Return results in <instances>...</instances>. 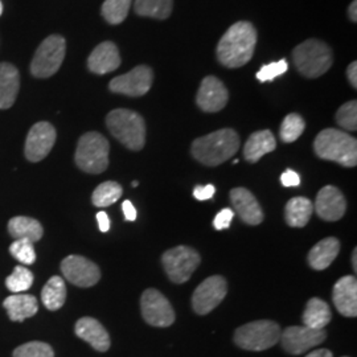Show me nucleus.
<instances>
[{"label": "nucleus", "instance_id": "1", "mask_svg": "<svg viewBox=\"0 0 357 357\" xmlns=\"http://www.w3.org/2000/svg\"><path fill=\"white\" fill-rule=\"evenodd\" d=\"M257 31L249 22H238L230 26L218 41L217 59L227 68L248 64L255 54Z\"/></svg>", "mask_w": 357, "mask_h": 357}, {"label": "nucleus", "instance_id": "2", "mask_svg": "<svg viewBox=\"0 0 357 357\" xmlns=\"http://www.w3.org/2000/svg\"><path fill=\"white\" fill-rule=\"evenodd\" d=\"M240 149V137L233 128H221L192 143L193 158L202 165L216 167L233 158Z\"/></svg>", "mask_w": 357, "mask_h": 357}, {"label": "nucleus", "instance_id": "3", "mask_svg": "<svg viewBox=\"0 0 357 357\" xmlns=\"http://www.w3.org/2000/svg\"><path fill=\"white\" fill-rule=\"evenodd\" d=\"M314 150L320 159L339 163L343 167H356L357 141L342 130L326 128L314 142Z\"/></svg>", "mask_w": 357, "mask_h": 357}, {"label": "nucleus", "instance_id": "4", "mask_svg": "<svg viewBox=\"0 0 357 357\" xmlns=\"http://www.w3.org/2000/svg\"><path fill=\"white\" fill-rule=\"evenodd\" d=\"M106 125L115 139L131 151H141L146 144V122L142 115L128 110L116 109L106 116Z\"/></svg>", "mask_w": 357, "mask_h": 357}, {"label": "nucleus", "instance_id": "5", "mask_svg": "<svg viewBox=\"0 0 357 357\" xmlns=\"http://www.w3.org/2000/svg\"><path fill=\"white\" fill-rule=\"evenodd\" d=\"M293 60L302 76L318 78L327 73L332 66L331 48L320 40L310 38L294 50Z\"/></svg>", "mask_w": 357, "mask_h": 357}, {"label": "nucleus", "instance_id": "6", "mask_svg": "<svg viewBox=\"0 0 357 357\" xmlns=\"http://www.w3.org/2000/svg\"><path fill=\"white\" fill-rule=\"evenodd\" d=\"M109 142L100 132L84 134L77 144L75 160L79 169L88 174H102L109 167Z\"/></svg>", "mask_w": 357, "mask_h": 357}, {"label": "nucleus", "instance_id": "7", "mask_svg": "<svg viewBox=\"0 0 357 357\" xmlns=\"http://www.w3.org/2000/svg\"><path fill=\"white\" fill-rule=\"evenodd\" d=\"M281 327L273 320H255L234 332V343L246 351L261 352L274 347L281 339Z\"/></svg>", "mask_w": 357, "mask_h": 357}, {"label": "nucleus", "instance_id": "8", "mask_svg": "<svg viewBox=\"0 0 357 357\" xmlns=\"http://www.w3.org/2000/svg\"><path fill=\"white\" fill-rule=\"evenodd\" d=\"M66 43L60 35H52L45 38L31 63V73L38 78H48L57 73L64 63Z\"/></svg>", "mask_w": 357, "mask_h": 357}, {"label": "nucleus", "instance_id": "9", "mask_svg": "<svg viewBox=\"0 0 357 357\" xmlns=\"http://www.w3.org/2000/svg\"><path fill=\"white\" fill-rule=\"evenodd\" d=\"M200 255L185 245H178L162 255V264L169 281L178 284L190 281L192 274L200 266Z\"/></svg>", "mask_w": 357, "mask_h": 357}, {"label": "nucleus", "instance_id": "10", "mask_svg": "<svg viewBox=\"0 0 357 357\" xmlns=\"http://www.w3.org/2000/svg\"><path fill=\"white\" fill-rule=\"evenodd\" d=\"M143 319L153 327H169L175 323V311L160 291L147 289L141 296Z\"/></svg>", "mask_w": 357, "mask_h": 357}, {"label": "nucleus", "instance_id": "11", "mask_svg": "<svg viewBox=\"0 0 357 357\" xmlns=\"http://www.w3.org/2000/svg\"><path fill=\"white\" fill-rule=\"evenodd\" d=\"M228 283L221 275L208 277L192 295V307L196 314L206 315L213 311L227 296Z\"/></svg>", "mask_w": 357, "mask_h": 357}, {"label": "nucleus", "instance_id": "12", "mask_svg": "<svg viewBox=\"0 0 357 357\" xmlns=\"http://www.w3.org/2000/svg\"><path fill=\"white\" fill-rule=\"evenodd\" d=\"M153 81L151 68L139 65L126 75L113 78L109 84V89L116 94H125L128 97H142L151 89Z\"/></svg>", "mask_w": 357, "mask_h": 357}, {"label": "nucleus", "instance_id": "13", "mask_svg": "<svg viewBox=\"0 0 357 357\" xmlns=\"http://www.w3.org/2000/svg\"><path fill=\"white\" fill-rule=\"evenodd\" d=\"M326 337L327 333L324 330H312L306 326H293L281 332L280 342L287 354L302 355L321 344Z\"/></svg>", "mask_w": 357, "mask_h": 357}, {"label": "nucleus", "instance_id": "14", "mask_svg": "<svg viewBox=\"0 0 357 357\" xmlns=\"http://www.w3.org/2000/svg\"><path fill=\"white\" fill-rule=\"evenodd\" d=\"M61 271L66 281L78 287H91L101 280V270L82 255H68L61 262Z\"/></svg>", "mask_w": 357, "mask_h": 357}, {"label": "nucleus", "instance_id": "15", "mask_svg": "<svg viewBox=\"0 0 357 357\" xmlns=\"http://www.w3.org/2000/svg\"><path fill=\"white\" fill-rule=\"evenodd\" d=\"M56 143V128L50 122H38L33 125L26 135V159L32 163H38L47 158Z\"/></svg>", "mask_w": 357, "mask_h": 357}, {"label": "nucleus", "instance_id": "16", "mask_svg": "<svg viewBox=\"0 0 357 357\" xmlns=\"http://www.w3.org/2000/svg\"><path fill=\"white\" fill-rule=\"evenodd\" d=\"M229 100L228 90L217 77H205L196 96L197 106L205 113L222 110Z\"/></svg>", "mask_w": 357, "mask_h": 357}, {"label": "nucleus", "instance_id": "17", "mask_svg": "<svg viewBox=\"0 0 357 357\" xmlns=\"http://www.w3.org/2000/svg\"><path fill=\"white\" fill-rule=\"evenodd\" d=\"M314 209L324 221H339L345 215L347 200L339 188L326 185L318 193Z\"/></svg>", "mask_w": 357, "mask_h": 357}, {"label": "nucleus", "instance_id": "18", "mask_svg": "<svg viewBox=\"0 0 357 357\" xmlns=\"http://www.w3.org/2000/svg\"><path fill=\"white\" fill-rule=\"evenodd\" d=\"M332 301L336 310L347 318L357 317V280L355 275H345L335 283Z\"/></svg>", "mask_w": 357, "mask_h": 357}, {"label": "nucleus", "instance_id": "19", "mask_svg": "<svg viewBox=\"0 0 357 357\" xmlns=\"http://www.w3.org/2000/svg\"><path fill=\"white\" fill-rule=\"evenodd\" d=\"M230 202L236 213L248 225H259L264 221V211L255 195L246 188H234L230 191Z\"/></svg>", "mask_w": 357, "mask_h": 357}, {"label": "nucleus", "instance_id": "20", "mask_svg": "<svg viewBox=\"0 0 357 357\" xmlns=\"http://www.w3.org/2000/svg\"><path fill=\"white\" fill-rule=\"evenodd\" d=\"M121 65V56L114 43L103 41L94 48L88 59V68L96 75H106L114 72Z\"/></svg>", "mask_w": 357, "mask_h": 357}, {"label": "nucleus", "instance_id": "21", "mask_svg": "<svg viewBox=\"0 0 357 357\" xmlns=\"http://www.w3.org/2000/svg\"><path fill=\"white\" fill-rule=\"evenodd\" d=\"M75 332L77 336L89 343L96 351L106 352L110 348V336L102 324L94 318H81L76 323Z\"/></svg>", "mask_w": 357, "mask_h": 357}, {"label": "nucleus", "instance_id": "22", "mask_svg": "<svg viewBox=\"0 0 357 357\" xmlns=\"http://www.w3.org/2000/svg\"><path fill=\"white\" fill-rule=\"evenodd\" d=\"M20 89L19 70L8 63L0 64V109H10Z\"/></svg>", "mask_w": 357, "mask_h": 357}, {"label": "nucleus", "instance_id": "23", "mask_svg": "<svg viewBox=\"0 0 357 357\" xmlns=\"http://www.w3.org/2000/svg\"><path fill=\"white\" fill-rule=\"evenodd\" d=\"M340 253V241L336 237H327L317 243L307 255L308 265L314 270H324Z\"/></svg>", "mask_w": 357, "mask_h": 357}, {"label": "nucleus", "instance_id": "24", "mask_svg": "<svg viewBox=\"0 0 357 357\" xmlns=\"http://www.w3.org/2000/svg\"><path fill=\"white\" fill-rule=\"evenodd\" d=\"M277 147L274 134L270 130H261L253 132L243 147V156L248 162L257 163L264 155L273 153Z\"/></svg>", "mask_w": 357, "mask_h": 357}, {"label": "nucleus", "instance_id": "25", "mask_svg": "<svg viewBox=\"0 0 357 357\" xmlns=\"http://www.w3.org/2000/svg\"><path fill=\"white\" fill-rule=\"evenodd\" d=\"M10 319L13 321H23L33 315H36L38 310V299L33 295L26 294H15L3 302Z\"/></svg>", "mask_w": 357, "mask_h": 357}, {"label": "nucleus", "instance_id": "26", "mask_svg": "<svg viewBox=\"0 0 357 357\" xmlns=\"http://www.w3.org/2000/svg\"><path fill=\"white\" fill-rule=\"evenodd\" d=\"M332 319L331 308L320 298H311L303 312V326L312 330H323Z\"/></svg>", "mask_w": 357, "mask_h": 357}, {"label": "nucleus", "instance_id": "27", "mask_svg": "<svg viewBox=\"0 0 357 357\" xmlns=\"http://www.w3.org/2000/svg\"><path fill=\"white\" fill-rule=\"evenodd\" d=\"M314 213V203L307 197H294L289 200L284 208V218L289 227L303 228L306 227Z\"/></svg>", "mask_w": 357, "mask_h": 357}, {"label": "nucleus", "instance_id": "28", "mask_svg": "<svg viewBox=\"0 0 357 357\" xmlns=\"http://www.w3.org/2000/svg\"><path fill=\"white\" fill-rule=\"evenodd\" d=\"M8 231L15 240H28L31 243H38L41 240L44 229L38 220L31 217H13L8 222Z\"/></svg>", "mask_w": 357, "mask_h": 357}, {"label": "nucleus", "instance_id": "29", "mask_svg": "<svg viewBox=\"0 0 357 357\" xmlns=\"http://www.w3.org/2000/svg\"><path fill=\"white\" fill-rule=\"evenodd\" d=\"M43 305L50 311H57L64 306L66 301V286L61 277L53 275L41 291Z\"/></svg>", "mask_w": 357, "mask_h": 357}, {"label": "nucleus", "instance_id": "30", "mask_svg": "<svg viewBox=\"0 0 357 357\" xmlns=\"http://www.w3.org/2000/svg\"><path fill=\"white\" fill-rule=\"evenodd\" d=\"M135 13L144 17L165 20L174 7V0H135Z\"/></svg>", "mask_w": 357, "mask_h": 357}, {"label": "nucleus", "instance_id": "31", "mask_svg": "<svg viewBox=\"0 0 357 357\" xmlns=\"http://www.w3.org/2000/svg\"><path fill=\"white\" fill-rule=\"evenodd\" d=\"M122 187L116 181H105L100 184L91 196V203L98 208H106L116 203L122 196Z\"/></svg>", "mask_w": 357, "mask_h": 357}, {"label": "nucleus", "instance_id": "32", "mask_svg": "<svg viewBox=\"0 0 357 357\" xmlns=\"http://www.w3.org/2000/svg\"><path fill=\"white\" fill-rule=\"evenodd\" d=\"M305 128H306V122L301 115L295 113L286 115L282 122L280 137L284 143H293L296 139H299Z\"/></svg>", "mask_w": 357, "mask_h": 357}, {"label": "nucleus", "instance_id": "33", "mask_svg": "<svg viewBox=\"0 0 357 357\" xmlns=\"http://www.w3.org/2000/svg\"><path fill=\"white\" fill-rule=\"evenodd\" d=\"M131 0H105L102 16L110 24H121L128 17Z\"/></svg>", "mask_w": 357, "mask_h": 357}, {"label": "nucleus", "instance_id": "34", "mask_svg": "<svg viewBox=\"0 0 357 357\" xmlns=\"http://www.w3.org/2000/svg\"><path fill=\"white\" fill-rule=\"evenodd\" d=\"M33 283V274L24 266H16L13 274L7 277L6 286L13 294H22L26 291Z\"/></svg>", "mask_w": 357, "mask_h": 357}, {"label": "nucleus", "instance_id": "35", "mask_svg": "<svg viewBox=\"0 0 357 357\" xmlns=\"http://www.w3.org/2000/svg\"><path fill=\"white\" fill-rule=\"evenodd\" d=\"M10 253L15 259H17L22 265H32L36 261V253L33 243L28 240H15L10 246Z\"/></svg>", "mask_w": 357, "mask_h": 357}, {"label": "nucleus", "instance_id": "36", "mask_svg": "<svg viewBox=\"0 0 357 357\" xmlns=\"http://www.w3.org/2000/svg\"><path fill=\"white\" fill-rule=\"evenodd\" d=\"M13 357H54L51 345L43 342H31L13 351Z\"/></svg>", "mask_w": 357, "mask_h": 357}, {"label": "nucleus", "instance_id": "37", "mask_svg": "<svg viewBox=\"0 0 357 357\" xmlns=\"http://www.w3.org/2000/svg\"><path fill=\"white\" fill-rule=\"evenodd\" d=\"M336 122L339 126L348 130L356 131L357 130V102L349 101L344 103L336 113Z\"/></svg>", "mask_w": 357, "mask_h": 357}, {"label": "nucleus", "instance_id": "38", "mask_svg": "<svg viewBox=\"0 0 357 357\" xmlns=\"http://www.w3.org/2000/svg\"><path fill=\"white\" fill-rule=\"evenodd\" d=\"M289 69V64L286 60L270 63V64L264 65L258 72H257V79L261 82H268L273 81L277 77L283 76Z\"/></svg>", "mask_w": 357, "mask_h": 357}, {"label": "nucleus", "instance_id": "39", "mask_svg": "<svg viewBox=\"0 0 357 357\" xmlns=\"http://www.w3.org/2000/svg\"><path fill=\"white\" fill-rule=\"evenodd\" d=\"M234 217V212L230 209V208H225V209H221L218 213H217L215 220H213V227L216 230H224L228 229L230 227V222Z\"/></svg>", "mask_w": 357, "mask_h": 357}, {"label": "nucleus", "instance_id": "40", "mask_svg": "<svg viewBox=\"0 0 357 357\" xmlns=\"http://www.w3.org/2000/svg\"><path fill=\"white\" fill-rule=\"evenodd\" d=\"M216 192V187L212 184H206V185H197L193 190V197L199 202H205L209 200L215 196Z\"/></svg>", "mask_w": 357, "mask_h": 357}, {"label": "nucleus", "instance_id": "41", "mask_svg": "<svg viewBox=\"0 0 357 357\" xmlns=\"http://www.w3.org/2000/svg\"><path fill=\"white\" fill-rule=\"evenodd\" d=\"M281 183L283 187H298L301 185V176L293 169H286L281 176Z\"/></svg>", "mask_w": 357, "mask_h": 357}, {"label": "nucleus", "instance_id": "42", "mask_svg": "<svg viewBox=\"0 0 357 357\" xmlns=\"http://www.w3.org/2000/svg\"><path fill=\"white\" fill-rule=\"evenodd\" d=\"M122 211H123V213H125V218H126L128 221H135V220H137V216H138L137 209H135V206L132 205V203H131L130 200L123 202V204H122Z\"/></svg>", "mask_w": 357, "mask_h": 357}, {"label": "nucleus", "instance_id": "43", "mask_svg": "<svg viewBox=\"0 0 357 357\" xmlns=\"http://www.w3.org/2000/svg\"><path fill=\"white\" fill-rule=\"evenodd\" d=\"M97 221H98L100 230H101L102 233L109 231V229H110V218H109L106 212H103V211L98 212V213H97Z\"/></svg>", "mask_w": 357, "mask_h": 357}, {"label": "nucleus", "instance_id": "44", "mask_svg": "<svg viewBox=\"0 0 357 357\" xmlns=\"http://www.w3.org/2000/svg\"><path fill=\"white\" fill-rule=\"evenodd\" d=\"M357 64L356 61H354L352 64L348 66V70H347V76H348V79H349V84L352 85V88L354 89H356L357 88Z\"/></svg>", "mask_w": 357, "mask_h": 357}, {"label": "nucleus", "instance_id": "45", "mask_svg": "<svg viewBox=\"0 0 357 357\" xmlns=\"http://www.w3.org/2000/svg\"><path fill=\"white\" fill-rule=\"evenodd\" d=\"M306 357H333L331 351L326 349V348H321V349H317V351H312L311 354H308Z\"/></svg>", "mask_w": 357, "mask_h": 357}, {"label": "nucleus", "instance_id": "46", "mask_svg": "<svg viewBox=\"0 0 357 357\" xmlns=\"http://www.w3.org/2000/svg\"><path fill=\"white\" fill-rule=\"evenodd\" d=\"M357 1L356 0H354L352 3H351V6H349V10H348V15H349V19L354 22V23H356L357 22Z\"/></svg>", "mask_w": 357, "mask_h": 357}, {"label": "nucleus", "instance_id": "47", "mask_svg": "<svg viewBox=\"0 0 357 357\" xmlns=\"http://www.w3.org/2000/svg\"><path fill=\"white\" fill-rule=\"evenodd\" d=\"M352 266H354V271H357V249H354V253H352Z\"/></svg>", "mask_w": 357, "mask_h": 357}, {"label": "nucleus", "instance_id": "48", "mask_svg": "<svg viewBox=\"0 0 357 357\" xmlns=\"http://www.w3.org/2000/svg\"><path fill=\"white\" fill-rule=\"evenodd\" d=\"M138 184H139V183H138L137 180H134V181H132V187H134V188H135V187H138Z\"/></svg>", "mask_w": 357, "mask_h": 357}, {"label": "nucleus", "instance_id": "49", "mask_svg": "<svg viewBox=\"0 0 357 357\" xmlns=\"http://www.w3.org/2000/svg\"><path fill=\"white\" fill-rule=\"evenodd\" d=\"M1 13H3V4H1V1H0V16H1Z\"/></svg>", "mask_w": 357, "mask_h": 357}, {"label": "nucleus", "instance_id": "50", "mask_svg": "<svg viewBox=\"0 0 357 357\" xmlns=\"http://www.w3.org/2000/svg\"><path fill=\"white\" fill-rule=\"evenodd\" d=\"M344 357H347V356H344Z\"/></svg>", "mask_w": 357, "mask_h": 357}]
</instances>
